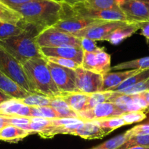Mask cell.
<instances>
[{
	"label": "cell",
	"instance_id": "1",
	"mask_svg": "<svg viewBox=\"0 0 149 149\" xmlns=\"http://www.w3.org/2000/svg\"><path fill=\"white\" fill-rule=\"evenodd\" d=\"M17 26L24 29V31L19 36L0 40V45L22 65L33 58H45L36 42V38L43 31L23 19Z\"/></svg>",
	"mask_w": 149,
	"mask_h": 149
},
{
	"label": "cell",
	"instance_id": "2",
	"mask_svg": "<svg viewBox=\"0 0 149 149\" xmlns=\"http://www.w3.org/2000/svg\"><path fill=\"white\" fill-rule=\"evenodd\" d=\"M22 19L44 31L52 27L61 20L62 3L54 0L31 1L14 7Z\"/></svg>",
	"mask_w": 149,
	"mask_h": 149
},
{
	"label": "cell",
	"instance_id": "3",
	"mask_svg": "<svg viewBox=\"0 0 149 149\" xmlns=\"http://www.w3.org/2000/svg\"><path fill=\"white\" fill-rule=\"evenodd\" d=\"M23 66L36 93L49 97L63 95L52 79L46 58H33L26 61Z\"/></svg>",
	"mask_w": 149,
	"mask_h": 149
},
{
	"label": "cell",
	"instance_id": "4",
	"mask_svg": "<svg viewBox=\"0 0 149 149\" xmlns=\"http://www.w3.org/2000/svg\"><path fill=\"white\" fill-rule=\"evenodd\" d=\"M72 17L88 18L104 21H125L130 23L127 17L122 10H100L87 7L82 3L73 6L62 3L61 20Z\"/></svg>",
	"mask_w": 149,
	"mask_h": 149
},
{
	"label": "cell",
	"instance_id": "5",
	"mask_svg": "<svg viewBox=\"0 0 149 149\" xmlns=\"http://www.w3.org/2000/svg\"><path fill=\"white\" fill-rule=\"evenodd\" d=\"M0 71L17 82L31 94H37L33 90L23 65L0 45Z\"/></svg>",
	"mask_w": 149,
	"mask_h": 149
},
{
	"label": "cell",
	"instance_id": "6",
	"mask_svg": "<svg viewBox=\"0 0 149 149\" xmlns=\"http://www.w3.org/2000/svg\"><path fill=\"white\" fill-rule=\"evenodd\" d=\"M39 47H81V39L71 33L61 31L54 27L45 29L36 38Z\"/></svg>",
	"mask_w": 149,
	"mask_h": 149
},
{
	"label": "cell",
	"instance_id": "7",
	"mask_svg": "<svg viewBox=\"0 0 149 149\" xmlns=\"http://www.w3.org/2000/svg\"><path fill=\"white\" fill-rule=\"evenodd\" d=\"M47 65L54 82L63 94L79 93L76 84L75 70L61 66L49 61H47Z\"/></svg>",
	"mask_w": 149,
	"mask_h": 149
},
{
	"label": "cell",
	"instance_id": "8",
	"mask_svg": "<svg viewBox=\"0 0 149 149\" xmlns=\"http://www.w3.org/2000/svg\"><path fill=\"white\" fill-rule=\"evenodd\" d=\"M83 68L97 74L104 75L111 71V55L105 51L104 48H99L94 52H84Z\"/></svg>",
	"mask_w": 149,
	"mask_h": 149
},
{
	"label": "cell",
	"instance_id": "9",
	"mask_svg": "<svg viewBox=\"0 0 149 149\" xmlns=\"http://www.w3.org/2000/svg\"><path fill=\"white\" fill-rule=\"evenodd\" d=\"M76 71V84L79 92L91 95L101 92L103 77L101 74L88 71L80 66Z\"/></svg>",
	"mask_w": 149,
	"mask_h": 149
},
{
	"label": "cell",
	"instance_id": "10",
	"mask_svg": "<svg viewBox=\"0 0 149 149\" xmlns=\"http://www.w3.org/2000/svg\"><path fill=\"white\" fill-rule=\"evenodd\" d=\"M127 23H128V22L106 21L95 26H90L73 35L78 38H88L95 41H106V38L111 32L125 26Z\"/></svg>",
	"mask_w": 149,
	"mask_h": 149
},
{
	"label": "cell",
	"instance_id": "11",
	"mask_svg": "<svg viewBox=\"0 0 149 149\" xmlns=\"http://www.w3.org/2000/svg\"><path fill=\"white\" fill-rule=\"evenodd\" d=\"M125 113V112L115 103L106 102L97 105L93 109L81 112L79 114V117L84 121H97L119 117Z\"/></svg>",
	"mask_w": 149,
	"mask_h": 149
},
{
	"label": "cell",
	"instance_id": "12",
	"mask_svg": "<svg viewBox=\"0 0 149 149\" xmlns=\"http://www.w3.org/2000/svg\"><path fill=\"white\" fill-rule=\"evenodd\" d=\"M119 8L127 17L130 23L149 21L148 10L141 0H123Z\"/></svg>",
	"mask_w": 149,
	"mask_h": 149
},
{
	"label": "cell",
	"instance_id": "13",
	"mask_svg": "<svg viewBox=\"0 0 149 149\" xmlns=\"http://www.w3.org/2000/svg\"><path fill=\"white\" fill-rule=\"evenodd\" d=\"M42 55L46 58H62L71 59L81 65L84 51L79 47H41Z\"/></svg>",
	"mask_w": 149,
	"mask_h": 149
},
{
	"label": "cell",
	"instance_id": "14",
	"mask_svg": "<svg viewBox=\"0 0 149 149\" xmlns=\"http://www.w3.org/2000/svg\"><path fill=\"white\" fill-rule=\"evenodd\" d=\"M104 20H93L88 18H80V17H72V18L61 20L52 27L65 32V33L74 34L77 32L82 31L90 26H95L100 23H104Z\"/></svg>",
	"mask_w": 149,
	"mask_h": 149
},
{
	"label": "cell",
	"instance_id": "15",
	"mask_svg": "<svg viewBox=\"0 0 149 149\" xmlns=\"http://www.w3.org/2000/svg\"><path fill=\"white\" fill-rule=\"evenodd\" d=\"M31 109L20 100L11 99L0 105V115L10 117H31Z\"/></svg>",
	"mask_w": 149,
	"mask_h": 149
},
{
	"label": "cell",
	"instance_id": "16",
	"mask_svg": "<svg viewBox=\"0 0 149 149\" xmlns=\"http://www.w3.org/2000/svg\"><path fill=\"white\" fill-rule=\"evenodd\" d=\"M141 71V69L125 70V71H121L118 72H111L110 71L104 74L103 76V81L101 92L110 91L112 89L116 88L125 80Z\"/></svg>",
	"mask_w": 149,
	"mask_h": 149
},
{
	"label": "cell",
	"instance_id": "17",
	"mask_svg": "<svg viewBox=\"0 0 149 149\" xmlns=\"http://www.w3.org/2000/svg\"><path fill=\"white\" fill-rule=\"evenodd\" d=\"M0 89L12 98L17 100L24 99L31 95L30 93L1 71H0Z\"/></svg>",
	"mask_w": 149,
	"mask_h": 149
},
{
	"label": "cell",
	"instance_id": "18",
	"mask_svg": "<svg viewBox=\"0 0 149 149\" xmlns=\"http://www.w3.org/2000/svg\"><path fill=\"white\" fill-rule=\"evenodd\" d=\"M72 135L85 140H95L101 139L107 135L94 121H84L73 132Z\"/></svg>",
	"mask_w": 149,
	"mask_h": 149
},
{
	"label": "cell",
	"instance_id": "19",
	"mask_svg": "<svg viewBox=\"0 0 149 149\" xmlns=\"http://www.w3.org/2000/svg\"><path fill=\"white\" fill-rule=\"evenodd\" d=\"M140 29L139 23H128L125 26L113 31L106 38V41L113 45H117L125 39L130 37Z\"/></svg>",
	"mask_w": 149,
	"mask_h": 149
},
{
	"label": "cell",
	"instance_id": "20",
	"mask_svg": "<svg viewBox=\"0 0 149 149\" xmlns=\"http://www.w3.org/2000/svg\"><path fill=\"white\" fill-rule=\"evenodd\" d=\"M61 97L65 100L78 115L87 110L90 95L81 93H72L63 94Z\"/></svg>",
	"mask_w": 149,
	"mask_h": 149
},
{
	"label": "cell",
	"instance_id": "21",
	"mask_svg": "<svg viewBox=\"0 0 149 149\" xmlns=\"http://www.w3.org/2000/svg\"><path fill=\"white\" fill-rule=\"evenodd\" d=\"M31 132L13 125H7L0 130V141L9 143H17L31 135Z\"/></svg>",
	"mask_w": 149,
	"mask_h": 149
},
{
	"label": "cell",
	"instance_id": "22",
	"mask_svg": "<svg viewBox=\"0 0 149 149\" xmlns=\"http://www.w3.org/2000/svg\"><path fill=\"white\" fill-rule=\"evenodd\" d=\"M49 106L55 109V111L59 116V118H77V119H79V115L61 97H51Z\"/></svg>",
	"mask_w": 149,
	"mask_h": 149
},
{
	"label": "cell",
	"instance_id": "23",
	"mask_svg": "<svg viewBox=\"0 0 149 149\" xmlns=\"http://www.w3.org/2000/svg\"><path fill=\"white\" fill-rule=\"evenodd\" d=\"M132 69H149V56L121 63L112 67L111 68V71H116V70L125 71V70Z\"/></svg>",
	"mask_w": 149,
	"mask_h": 149
},
{
	"label": "cell",
	"instance_id": "24",
	"mask_svg": "<svg viewBox=\"0 0 149 149\" xmlns=\"http://www.w3.org/2000/svg\"><path fill=\"white\" fill-rule=\"evenodd\" d=\"M149 78V69L146 70H141L138 73H137L135 75L132 76L131 77L128 78L127 79L125 80L124 82H122L120 85L116 87V88L112 89L110 90L111 92H114V93H119L122 90H125V89L128 88L130 87L135 85V84H138V83L141 82L143 81L148 79Z\"/></svg>",
	"mask_w": 149,
	"mask_h": 149
},
{
	"label": "cell",
	"instance_id": "25",
	"mask_svg": "<svg viewBox=\"0 0 149 149\" xmlns=\"http://www.w3.org/2000/svg\"><path fill=\"white\" fill-rule=\"evenodd\" d=\"M123 0H86L82 4L89 7L100 10H121V3Z\"/></svg>",
	"mask_w": 149,
	"mask_h": 149
},
{
	"label": "cell",
	"instance_id": "26",
	"mask_svg": "<svg viewBox=\"0 0 149 149\" xmlns=\"http://www.w3.org/2000/svg\"><path fill=\"white\" fill-rule=\"evenodd\" d=\"M22 20V16L13 9L0 3V22L17 25Z\"/></svg>",
	"mask_w": 149,
	"mask_h": 149
},
{
	"label": "cell",
	"instance_id": "27",
	"mask_svg": "<svg viewBox=\"0 0 149 149\" xmlns=\"http://www.w3.org/2000/svg\"><path fill=\"white\" fill-rule=\"evenodd\" d=\"M94 122L101 127V129L106 132L107 135L112 131L115 130L119 127H122L125 125H127L124 119L121 116L106 119H101V120L94 121Z\"/></svg>",
	"mask_w": 149,
	"mask_h": 149
},
{
	"label": "cell",
	"instance_id": "28",
	"mask_svg": "<svg viewBox=\"0 0 149 149\" xmlns=\"http://www.w3.org/2000/svg\"><path fill=\"white\" fill-rule=\"evenodd\" d=\"M20 100L23 104L30 107H42L49 106L51 97L41 94H31L26 98Z\"/></svg>",
	"mask_w": 149,
	"mask_h": 149
},
{
	"label": "cell",
	"instance_id": "29",
	"mask_svg": "<svg viewBox=\"0 0 149 149\" xmlns=\"http://www.w3.org/2000/svg\"><path fill=\"white\" fill-rule=\"evenodd\" d=\"M130 137V135L127 132H126L122 135H117L90 149H118L129 139Z\"/></svg>",
	"mask_w": 149,
	"mask_h": 149
},
{
	"label": "cell",
	"instance_id": "30",
	"mask_svg": "<svg viewBox=\"0 0 149 149\" xmlns=\"http://www.w3.org/2000/svg\"><path fill=\"white\" fill-rule=\"evenodd\" d=\"M24 31V29L17 25L0 22V40L19 36Z\"/></svg>",
	"mask_w": 149,
	"mask_h": 149
},
{
	"label": "cell",
	"instance_id": "31",
	"mask_svg": "<svg viewBox=\"0 0 149 149\" xmlns=\"http://www.w3.org/2000/svg\"><path fill=\"white\" fill-rule=\"evenodd\" d=\"M31 117H39L47 119H59V116L55 109L51 106H42V107H31Z\"/></svg>",
	"mask_w": 149,
	"mask_h": 149
},
{
	"label": "cell",
	"instance_id": "32",
	"mask_svg": "<svg viewBox=\"0 0 149 149\" xmlns=\"http://www.w3.org/2000/svg\"><path fill=\"white\" fill-rule=\"evenodd\" d=\"M134 146L149 147V135H131L129 139L118 149H127Z\"/></svg>",
	"mask_w": 149,
	"mask_h": 149
},
{
	"label": "cell",
	"instance_id": "33",
	"mask_svg": "<svg viewBox=\"0 0 149 149\" xmlns=\"http://www.w3.org/2000/svg\"><path fill=\"white\" fill-rule=\"evenodd\" d=\"M111 95L112 92L111 91L98 92V93L90 95L88 105H87V110L93 109V108L95 107L97 105L100 104V103L108 102L109 97H111Z\"/></svg>",
	"mask_w": 149,
	"mask_h": 149
},
{
	"label": "cell",
	"instance_id": "34",
	"mask_svg": "<svg viewBox=\"0 0 149 149\" xmlns=\"http://www.w3.org/2000/svg\"><path fill=\"white\" fill-rule=\"evenodd\" d=\"M148 91H149V78L145 81H143L135 84V85L125 89L119 93L125 95H133L141 94V93Z\"/></svg>",
	"mask_w": 149,
	"mask_h": 149
},
{
	"label": "cell",
	"instance_id": "35",
	"mask_svg": "<svg viewBox=\"0 0 149 149\" xmlns=\"http://www.w3.org/2000/svg\"><path fill=\"white\" fill-rule=\"evenodd\" d=\"M121 117L124 119L126 125H131V124L142 122L146 119L147 115L145 111H139L127 112L122 115Z\"/></svg>",
	"mask_w": 149,
	"mask_h": 149
},
{
	"label": "cell",
	"instance_id": "36",
	"mask_svg": "<svg viewBox=\"0 0 149 149\" xmlns=\"http://www.w3.org/2000/svg\"><path fill=\"white\" fill-rule=\"evenodd\" d=\"M46 60L47 61H49V62L54 63L57 64V65H61V66L71 68V69L74 70H76L79 67L81 66V65L79 64L77 62H76V61L71 59H67V58L50 57V58H46Z\"/></svg>",
	"mask_w": 149,
	"mask_h": 149
},
{
	"label": "cell",
	"instance_id": "37",
	"mask_svg": "<svg viewBox=\"0 0 149 149\" xmlns=\"http://www.w3.org/2000/svg\"><path fill=\"white\" fill-rule=\"evenodd\" d=\"M84 120L77 118H59V119H52V124L55 127H64L73 124L81 123Z\"/></svg>",
	"mask_w": 149,
	"mask_h": 149
},
{
	"label": "cell",
	"instance_id": "38",
	"mask_svg": "<svg viewBox=\"0 0 149 149\" xmlns=\"http://www.w3.org/2000/svg\"><path fill=\"white\" fill-rule=\"evenodd\" d=\"M81 39V47L84 52H94L98 50L99 48L95 43V41L88 38H80Z\"/></svg>",
	"mask_w": 149,
	"mask_h": 149
},
{
	"label": "cell",
	"instance_id": "39",
	"mask_svg": "<svg viewBox=\"0 0 149 149\" xmlns=\"http://www.w3.org/2000/svg\"><path fill=\"white\" fill-rule=\"evenodd\" d=\"M127 132L131 135H149V122L137 125Z\"/></svg>",
	"mask_w": 149,
	"mask_h": 149
},
{
	"label": "cell",
	"instance_id": "40",
	"mask_svg": "<svg viewBox=\"0 0 149 149\" xmlns=\"http://www.w3.org/2000/svg\"><path fill=\"white\" fill-rule=\"evenodd\" d=\"M35 1H40V0H0V3L10 7V8H14L17 6Z\"/></svg>",
	"mask_w": 149,
	"mask_h": 149
},
{
	"label": "cell",
	"instance_id": "41",
	"mask_svg": "<svg viewBox=\"0 0 149 149\" xmlns=\"http://www.w3.org/2000/svg\"><path fill=\"white\" fill-rule=\"evenodd\" d=\"M140 29L141 30V34L149 42V21L139 23Z\"/></svg>",
	"mask_w": 149,
	"mask_h": 149
},
{
	"label": "cell",
	"instance_id": "42",
	"mask_svg": "<svg viewBox=\"0 0 149 149\" xmlns=\"http://www.w3.org/2000/svg\"><path fill=\"white\" fill-rule=\"evenodd\" d=\"M60 3H64V4H69V5H76V4H80V3H83L86 1V0H54Z\"/></svg>",
	"mask_w": 149,
	"mask_h": 149
},
{
	"label": "cell",
	"instance_id": "43",
	"mask_svg": "<svg viewBox=\"0 0 149 149\" xmlns=\"http://www.w3.org/2000/svg\"><path fill=\"white\" fill-rule=\"evenodd\" d=\"M11 99L13 98H12L10 96H9L8 95L6 94L5 93H4V92L0 89V105H1V103H4V102L7 101V100H11Z\"/></svg>",
	"mask_w": 149,
	"mask_h": 149
},
{
	"label": "cell",
	"instance_id": "44",
	"mask_svg": "<svg viewBox=\"0 0 149 149\" xmlns=\"http://www.w3.org/2000/svg\"><path fill=\"white\" fill-rule=\"evenodd\" d=\"M7 125H10V123H9L8 118H7V116H1V115H0V130H1L3 127H4Z\"/></svg>",
	"mask_w": 149,
	"mask_h": 149
},
{
	"label": "cell",
	"instance_id": "45",
	"mask_svg": "<svg viewBox=\"0 0 149 149\" xmlns=\"http://www.w3.org/2000/svg\"><path fill=\"white\" fill-rule=\"evenodd\" d=\"M141 96L144 99V100L146 101V103H148L149 106V91L148 92H145V93H141Z\"/></svg>",
	"mask_w": 149,
	"mask_h": 149
},
{
	"label": "cell",
	"instance_id": "46",
	"mask_svg": "<svg viewBox=\"0 0 149 149\" xmlns=\"http://www.w3.org/2000/svg\"><path fill=\"white\" fill-rule=\"evenodd\" d=\"M127 149H149V147H143V146H134Z\"/></svg>",
	"mask_w": 149,
	"mask_h": 149
},
{
	"label": "cell",
	"instance_id": "47",
	"mask_svg": "<svg viewBox=\"0 0 149 149\" xmlns=\"http://www.w3.org/2000/svg\"><path fill=\"white\" fill-rule=\"evenodd\" d=\"M141 1H142L143 2H144V4L146 5L147 8H148V12H149V0H141Z\"/></svg>",
	"mask_w": 149,
	"mask_h": 149
},
{
	"label": "cell",
	"instance_id": "48",
	"mask_svg": "<svg viewBox=\"0 0 149 149\" xmlns=\"http://www.w3.org/2000/svg\"><path fill=\"white\" fill-rule=\"evenodd\" d=\"M146 111H148V112H149V107L148 108V109H147V110H146Z\"/></svg>",
	"mask_w": 149,
	"mask_h": 149
}]
</instances>
